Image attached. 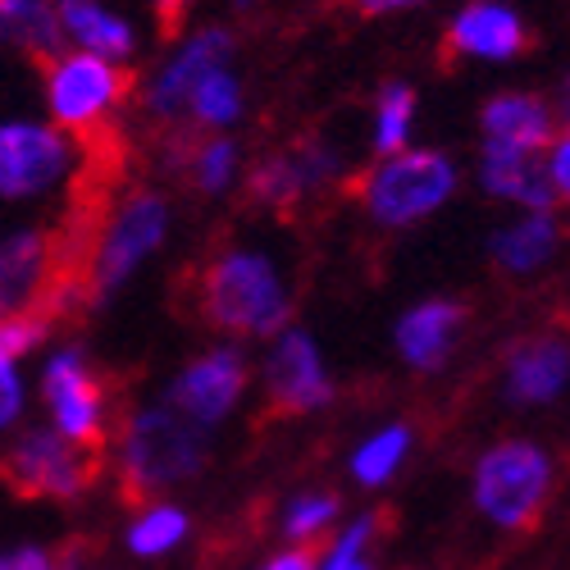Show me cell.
<instances>
[{
    "label": "cell",
    "mask_w": 570,
    "mask_h": 570,
    "mask_svg": "<svg viewBox=\"0 0 570 570\" xmlns=\"http://www.w3.org/2000/svg\"><path fill=\"white\" fill-rule=\"evenodd\" d=\"M202 306L210 324L228 328V334L269 338L288 324V288H283L274 261L261 252H224L206 269Z\"/></svg>",
    "instance_id": "6da1fadb"
},
{
    "label": "cell",
    "mask_w": 570,
    "mask_h": 570,
    "mask_svg": "<svg viewBox=\"0 0 570 570\" xmlns=\"http://www.w3.org/2000/svg\"><path fill=\"white\" fill-rule=\"evenodd\" d=\"M206 461V430L174 406H151L128 420L119 439L124 484L132 493H160L178 480H193Z\"/></svg>",
    "instance_id": "7a4b0ae2"
},
{
    "label": "cell",
    "mask_w": 570,
    "mask_h": 570,
    "mask_svg": "<svg viewBox=\"0 0 570 570\" xmlns=\"http://www.w3.org/2000/svg\"><path fill=\"white\" fill-rule=\"evenodd\" d=\"M548 489H552V461L530 439L493 443L474 465V507L502 530L530 525Z\"/></svg>",
    "instance_id": "3957f363"
},
{
    "label": "cell",
    "mask_w": 570,
    "mask_h": 570,
    "mask_svg": "<svg viewBox=\"0 0 570 570\" xmlns=\"http://www.w3.org/2000/svg\"><path fill=\"white\" fill-rule=\"evenodd\" d=\"M456 187V169L439 151H397L365 183V206L379 224H415L439 210Z\"/></svg>",
    "instance_id": "277c9868"
},
{
    "label": "cell",
    "mask_w": 570,
    "mask_h": 570,
    "mask_svg": "<svg viewBox=\"0 0 570 570\" xmlns=\"http://www.w3.org/2000/svg\"><path fill=\"white\" fill-rule=\"evenodd\" d=\"M165 228H169V206H165V197H156V193L128 197V202L115 210V219L101 228V243L91 247V265H87L91 293H97V297L115 293L119 283L165 243Z\"/></svg>",
    "instance_id": "5b68a950"
},
{
    "label": "cell",
    "mask_w": 570,
    "mask_h": 570,
    "mask_svg": "<svg viewBox=\"0 0 570 570\" xmlns=\"http://www.w3.org/2000/svg\"><path fill=\"white\" fill-rule=\"evenodd\" d=\"M91 470L97 465L87 461V452L56 430H28L0 461L6 484L28 498H73L87 489Z\"/></svg>",
    "instance_id": "8992f818"
},
{
    "label": "cell",
    "mask_w": 570,
    "mask_h": 570,
    "mask_svg": "<svg viewBox=\"0 0 570 570\" xmlns=\"http://www.w3.org/2000/svg\"><path fill=\"white\" fill-rule=\"evenodd\" d=\"M69 169V141L46 124H0V197L28 202Z\"/></svg>",
    "instance_id": "52a82bcc"
},
{
    "label": "cell",
    "mask_w": 570,
    "mask_h": 570,
    "mask_svg": "<svg viewBox=\"0 0 570 570\" xmlns=\"http://www.w3.org/2000/svg\"><path fill=\"white\" fill-rule=\"evenodd\" d=\"M46 406L56 415V434H65L69 443H87L97 448L106 434V389L97 384V374L87 370V361L78 352H60L46 361Z\"/></svg>",
    "instance_id": "ba28073f"
},
{
    "label": "cell",
    "mask_w": 570,
    "mask_h": 570,
    "mask_svg": "<svg viewBox=\"0 0 570 570\" xmlns=\"http://www.w3.org/2000/svg\"><path fill=\"white\" fill-rule=\"evenodd\" d=\"M124 73L110 69V60L97 56H65L51 65L46 78V97L65 128H91L119 97H124Z\"/></svg>",
    "instance_id": "9c48e42d"
},
{
    "label": "cell",
    "mask_w": 570,
    "mask_h": 570,
    "mask_svg": "<svg viewBox=\"0 0 570 570\" xmlns=\"http://www.w3.org/2000/svg\"><path fill=\"white\" fill-rule=\"evenodd\" d=\"M243 389H247V361H243V352L219 347V352L193 361L178 374V384L169 393V406L178 415H187L193 424H202V430H210V424H219L233 411V402L243 397Z\"/></svg>",
    "instance_id": "30bf717a"
},
{
    "label": "cell",
    "mask_w": 570,
    "mask_h": 570,
    "mask_svg": "<svg viewBox=\"0 0 570 570\" xmlns=\"http://www.w3.org/2000/svg\"><path fill=\"white\" fill-rule=\"evenodd\" d=\"M228 56H233V37L219 32V28H206V32H197L193 41H183V51H178V56L165 65V73L156 78L147 106H151L160 119L183 115V110H187V97L197 91V82L210 78V73H219V69H228Z\"/></svg>",
    "instance_id": "8fae6325"
},
{
    "label": "cell",
    "mask_w": 570,
    "mask_h": 570,
    "mask_svg": "<svg viewBox=\"0 0 570 570\" xmlns=\"http://www.w3.org/2000/svg\"><path fill=\"white\" fill-rule=\"evenodd\" d=\"M56 274V252L41 233L23 228L0 243V320L46 306V283Z\"/></svg>",
    "instance_id": "7c38bea8"
},
{
    "label": "cell",
    "mask_w": 570,
    "mask_h": 570,
    "mask_svg": "<svg viewBox=\"0 0 570 570\" xmlns=\"http://www.w3.org/2000/svg\"><path fill=\"white\" fill-rule=\"evenodd\" d=\"M269 397L283 406V411H315L328 402V374H324V361L315 352V343L306 334H283L274 356H269Z\"/></svg>",
    "instance_id": "4fadbf2b"
},
{
    "label": "cell",
    "mask_w": 570,
    "mask_h": 570,
    "mask_svg": "<svg viewBox=\"0 0 570 570\" xmlns=\"http://www.w3.org/2000/svg\"><path fill=\"white\" fill-rule=\"evenodd\" d=\"M484 187L493 197L520 202L530 210H548L561 193L548 178V160L543 151H525V147H498V141H484Z\"/></svg>",
    "instance_id": "5bb4252c"
},
{
    "label": "cell",
    "mask_w": 570,
    "mask_h": 570,
    "mask_svg": "<svg viewBox=\"0 0 570 570\" xmlns=\"http://www.w3.org/2000/svg\"><path fill=\"white\" fill-rule=\"evenodd\" d=\"M452 46L465 56H480V60H511L525 51V23H520V14L511 6L474 0L452 23Z\"/></svg>",
    "instance_id": "9a60e30c"
},
{
    "label": "cell",
    "mask_w": 570,
    "mask_h": 570,
    "mask_svg": "<svg viewBox=\"0 0 570 570\" xmlns=\"http://www.w3.org/2000/svg\"><path fill=\"white\" fill-rule=\"evenodd\" d=\"M60 32H69L87 56L97 60H124L132 56L137 46V32L124 14H115L110 6H101V0H60Z\"/></svg>",
    "instance_id": "2e32d148"
},
{
    "label": "cell",
    "mask_w": 570,
    "mask_h": 570,
    "mask_svg": "<svg viewBox=\"0 0 570 570\" xmlns=\"http://www.w3.org/2000/svg\"><path fill=\"white\" fill-rule=\"evenodd\" d=\"M461 334V306L456 302H420L397 324V347L415 370H439Z\"/></svg>",
    "instance_id": "e0dca14e"
},
{
    "label": "cell",
    "mask_w": 570,
    "mask_h": 570,
    "mask_svg": "<svg viewBox=\"0 0 570 570\" xmlns=\"http://www.w3.org/2000/svg\"><path fill=\"white\" fill-rule=\"evenodd\" d=\"M328 174H334V160H328L324 147H302L288 156H274L252 174V197L265 206H293L297 197H306L311 187H320Z\"/></svg>",
    "instance_id": "ac0fdd59"
},
{
    "label": "cell",
    "mask_w": 570,
    "mask_h": 570,
    "mask_svg": "<svg viewBox=\"0 0 570 570\" xmlns=\"http://www.w3.org/2000/svg\"><path fill=\"white\" fill-rule=\"evenodd\" d=\"M566 370H570V356H566V343L561 338H530L525 347L511 352V365H507V393L515 402H552L561 389H566Z\"/></svg>",
    "instance_id": "d6986e66"
},
{
    "label": "cell",
    "mask_w": 570,
    "mask_h": 570,
    "mask_svg": "<svg viewBox=\"0 0 570 570\" xmlns=\"http://www.w3.org/2000/svg\"><path fill=\"white\" fill-rule=\"evenodd\" d=\"M484 137L498 147L543 151L552 137V115L539 97H498L484 106Z\"/></svg>",
    "instance_id": "ffe728a7"
},
{
    "label": "cell",
    "mask_w": 570,
    "mask_h": 570,
    "mask_svg": "<svg viewBox=\"0 0 570 570\" xmlns=\"http://www.w3.org/2000/svg\"><path fill=\"white\" fill-rule=\"evenodd\" d=\"M0 41L19 46L37 60H56L60 51V14L51 0H0Z\"/></svg>",
    "instance_id": "44dd1931"
},
{
    "label": "cell",
    "mask_w": 570,
    "mask_h": 570,
    "mask_svg": "<svg viewBox=\"0 0 570 570\" xmlns=\"http://www.w3.org/2000/svg\"><path fill=\"white\" fill-rule=\"evenodd\" d=\"M552 252H557V224L548 219V210H534V215H525V219H515V224L493 233V261L502 269H511V274L539 269Z\"/></svg>",
    "instance_id": "7402d4cb"
},
{
    "label": "cell",
    "mask_w": 570,
    "mask_h": 570,
    "mask_svg": "<svg viewBox=\"0 0 570 570\" xmlns=\"http://www.w3.org/2000/svg\"><path fill=\"white\" fill-rule=\"evenodd\" d=\"M411 115H415V91L406 82H389L379 91V110H374V151L379 156H397L406 147Z\"/></svg>",
    "instance_id": "603a6c76"
},
{
    "label": "cell",
    "mask_w": 570,
    "mask_h": 570,
    "mask_svg": "<svg viewBox=\"0 0 570 570\" xmlns=\"http://www.w3.org/2000/svg\"><path fill=\"white\" fill-rule=\"evenodd\" d=\"M187 115H197L202 124H233L237 115H243V87H237V78L228 69L210 73L197 82V91L187 97Z\"/></svg>",
    "instance_id": "cb8c5ba5"
},
{
    "label": "cell",
    "mask_w": 570,
    "mask_h": 570,
    "mask_svg": "<svg viewBox=\"0 0 570 570\" xmlns=\"http://www.w3.org/2000/svg\"><path fill=\"white\" fill-rule=\"evenodd\" d=\"M406 448H411V434H406V430H384V434L365 439V443L356 448V461H352L356 480H361V484H384L389 474L402 465Z\"/></svg>",
    "instance_id": "d4e9b609"
},
{
    "label": "cell",
    "mask_w": 570,
    "mask_h": 570,
    "mask_svg": "<svg viewBox=\"0 0 570 570\" xmlns=\"http://www.w3.org/2000/svg\"><path fill=\"white\" fill-rule=\"evenodd\" d=\"M183 534H187V515L174 511V507H156V511H147V515H137V525L128 530V548H132L137 557H160V552H169Z\"/></svg>",
    "instance_id": "484cf974"
},
{
    "label": "cell",
    "mask_w": 570,
    "mask_h": 570,
    "mask_svg": "<svg viewBox=\"0 0 570 570\" xmlns=\"http://www.w3.org/2000/svg\"><path fill=\"white\" fill-rule=\"evenodd\" d=\"M233 174H237V147L228 137H210L206 147L193 151V178H197L202 193H224L233 183Z\"/></svg>",
    "instance_id": "4316f807"
},
{
    "label": "cell",
    "mask_w": 570,
    "mask_h": 570,
    "mask_svg": "<svg viewBox=\"0 0 570 570\" xmlns=\"http://www.w3.org/2000/svg\"><path fill=\"white\" fill-rule=\"evenodd\" d=\"M46 315H37V306L32 311H23V315H10V320H0V370H14V361L32 347V343H41L46 338Z\"/></svg>",
    "instance_id": "83f0119b"
},
{
    "label": "cell",
    "mask_w": 570,
    "mask_h": 570,
    "mask_svg": "<svg viewBox=\"0 0 570 570\" xmlns=\"http://www.w3.org/2000/svg\"><path fill=\"white\" fill-rule=\"evenodd\" d=\"M334 515H338V502H334V498L306 493V498H297V502L288 507V515H283V530H288L293 539H311V534H320Z\"/></svg>",
    "instance_id": "f1b7e54d"
},
{
    "label": "cell",
    "mask_w": 570,
    "mask_h": 570,
    "mask_svg": "<svg viewBox=\"0 0 570 570\" xmlns=\"http://www.w3.org/2000/svg\"><path fill=\"white\" fill-rule=\"evenodd\" d=\"M370 534H374V515H361L356 525L334 543V552H328V561H324L320 570H356V566H361V552H365V543H370Z\"/></svg>",
    "instance_id": "f546056e"
},
{
    "label": "cell",
    "mask_w": 570,
    "mask_h": 570,
    "mask_svg": "<svg viewBox=\"0 0 570 570\" xmlns=\"http://www.w3.org/2000/svg\"><path fill=\"white\" fill-rule=\"evenodd\" d=\"M0 570H60V566L41 548H14V552L0 557Z\"/></svg>",
    "instance_id": "4dcf8cb0"
},
{
    "label": "cell",
    "mask_w": 570,
    "mask_h": 570,
    "mask_svg": "<svg viewBox=\"0 0 570 570\" xmlns=\"http://www.w3.org/2000/svg\"><path fill=\"white\" fill-rule=\"evenodd\" d=\"M19 406H23V389H19L14 370H0V430L19 415Z\"/></svg>",
    "instance_id": "1f68e13d"
},
{
    "label": "cell",
    "mask_w": 570,
    "mask_h": 570,
    "mask_svg": "<svg viewBox=\"0 0 570 570\" xmlns=\"http://www.w3.org/2000/svg\"><path fill=\"white\" fill-rule=\"evenodd\" d=\"M548 178L557 193H566V178H570V147H566V137L552 141V165H548Z\"/></svg>",
    "instance_id": "d6a6232c"
},
{
    "label": "cell",
    "mask_w": 570,
    "mask_h": 570,
    "mask_svg": "<svg viewBox=\"0 0 570 570\" xmlns=\"http://www.w3.org/2000/svg\"><path fill=\"white\" fill-rule=\"evenodd\" d=\"M420 0H356L361 14H393V10H411Z\"/></svg>",
    "instance_id": "836d02e7"
},
{
    "label": "cell",
    "mask_w": 570,
    "mask_h": 570,
    "mask_svg": "<svg viewBox=\"0 0 570 570\" xmlns=\"http://www.w3.org/2000/svg\"><path fill=\"white\" fill-rule=\"evenodd\" d=\"M265 570H315V561H311L306 552H283V557H274Z\"/></svg>",
    "instance_id": "e575fe53"
},
{
    "label": "cell",
    "mask_w": 570,
    "mask_h": 570,
    "mask_svg": "<svg viewBox=\"0 0 570 570\" xmlns=\"http://www.w3.org/2000/svg\"><path fill=\"white\" fill-rule=\"evenodd\" d=\"M151 6H156V14H160L165 23H174V19L183 14V6H187V0H151Z\"/></svg>",
    "instance_id": "d590c367"
},
{
    "label": "cell",
    "mask_w": 570,
    "mask_h": 570,
    "mask_svg": "<svg viewBox=\"0 0 570 570\" xmlns=\"http://www.w3.org/2000/svg\"><path fill=\"white\" fill-rule=\"evenodd\" d=\"M356 570H365V566H356Z\"/></svg>",
    "instance_id": "8d00e7d4"
}]
</instances>
